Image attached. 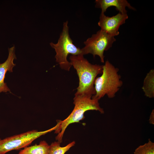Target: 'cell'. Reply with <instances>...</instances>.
Segmentation results:
<instances>
[{"label":"cell","mask_w":154,"mask_h":154,"mask_svg":"<svg viewBox=\"0 0 154 154\" xmlns=\"http://www.w3.org/2000/svg\"><path fill=\"white\" fill-rule=\"evenodd\" d=\"M95 6L101 10V13H104L107 9L111 7H115L117 11L122 14H127L126 7L135 11V8L131 6L126 0H96Z\"/></svg>","instance_id":"9c48e42d"},{"label":"cell","mask_w":154,"mask_h":154,"mask_svg":"<svg viewBox=\"0 0 154 154\" xmlns=\"http://www.w3.org/2000/svg\"><path fill=\"white\" fill-rule=\"evenodd\" d=\"M149 122L150 123L152 124H154V110L152 111L149 117Z\"/></svg>","instance_id":"5bb4252c"},{"label":"cell","mask_w":154,"mask_h":154,"mask_svg":"<svg viewBox=\"0 0 154 154\" xmlns=\"http://www.w3.org/2000/svg\"><path fill=\"white\" fill-rule=\"evenodd\" d=\"M68 24V21L64 22L62 31L57 43L51 42L50 44L55 50L56 61L60 68L68 71L72 65L67 59L68 55L69 54L77 55L82 54L81 49L73 44L70 36Z\"/></svg>","instance_id":"277c9868"},{"label":"cell","mask_w":154,"mask_h":154,"mask_svg":"<svg viewBox=\"0 0 154 154\" xmlns=\"http://www.w3.org/2000/svg\"><path fill=\"white\" fill-rule=\"evenodd\" d=\"M57 126L56 124L53 127L45 131L33 130L3 139L0 138V154H5L9 151L19 150L28 146L37 139L54 130Z\"/></svg>","instance_id":"5b68a950"},{"label":"cell","mask_w":154,"mask_h":154,"mask_svg":"<svg viewBox=\"0 0 154 154\" xmlns=\"http://www.w3.org/2000/svg\"><path fill=\"white\" fill-rule=\"evenodd\" d=\"M142 89L145 95L149 98L154 97V70H151L147 73L143 81Z\"/></svg>","instance_id":"8fae6325"},{"label":"cell","mask_w":154,"mask_h":154,"mask_svg":"<svg viewBox=\"0 0 154 154\" xmlns=\"http://www.w3.org/2000/svg\"><path fill=\"white\" fill-rule=\"evenodd\" d=\"M6 60L3 63H0V93L8 92L11 93L10 89L4 82V79L6 73L8 71L12 72L13 67L16 65L13 62L14 60L16 58L15 46L9 48Z\"/></svg>","instance_id":"ba28073f"},{"label":"cell","mask_w":154,"mask_h":154,"mask_svg":"<svg viewBox=\"0 0 154 154\" xmlns=\"http://www.w3.org/2000/svg\"><path fill=\"white\" fill-rule=\"evenodd\" d=\"M119 69L108 60L103 65L101 75L96 77L94 83L95 94L92 98L98 100L106 95L113 98L123 85Z\"/></svg>","instance_id":"3957f363"},{"label":"cell","mask_w":154,"mask_h":154,"mask_svg":"<svg viewBox=\"0 0 154 154\" xmlns=\"http://www.w3.org/2000/svg\"><path fill=\"white\" fill-rule=\"evenodd\" d=\"M69 59L79 78V85L75 95H94V81L97 76L102 74L103 65L91 64L82 54L71 55Z\"/></svg>","instance_id":"6da1fadb"},{"label":"cell","mask_w":154,"mask_h":154,"mask_svg":"<svg viewBox=\"0 0 154 154\" xmlns=\"http://www.w3.org/2000/svg\"><path fill=\"white\" fill-rule=\"evenodd\" d=\"M134 154H154V143L149 140L147 143L138 147Z\"/></svg>","instance_id":"4fadbf2b"},{"label":"cell","mask_w":154,"mask_h":154,"mask_svg":"<svg viewBox=\"0 0 154 154\" xmlns=\"http://www.w3.org/2000/svg\"><path fill=\"white\" fill-rule=\"evenodd\" d=\"M92 96L75 95L73 103L74 108L70 115L63 121H57L58 126L54 130L55 133H58L56 137L58 141L61 143L65 131L70 124L79 122L84 118V114L89 110H95L103 114L104 112L100 105L99 100L92 98Z\"/></svg>","instance_id":"7a4b0ae2"},{"label":"cell","mask_w":154,"mask_h":154,"mask_svg":"<svg viewBox=\"0 0 154 154\" xmlns=\"http://www.w3.org/2000/svg\"><path fill=\"white\" fill-rule=\"evenodd\" d=\"M60 143L58 141L52 143L50 145L49 154H64L71 147L74 146L75 142L72 141L63 147L60 146Z\"/></svg>","instance_id":"7c38bea8"},{"label":"cell","mask_w":154,"mask_h":154,"mask_svg":"<svg viewBox=\"0 0 154 154\" xmlns=\"http://www.w3.org/2000/svg\"><path fill=\"white\" fill-rule=\"evenodd\" d=\"M128 16L127 14L120 13L112 16H106L104 13H101L98 25L101 30L113 37L117 36L119 33L120 27L125 23Z\"/></svg>","instance_id":"52a82bcc"},{"label":"cell","mask_w":154,"mask_h":154,"mask_svg":"<svg viewBox=\"0 0 154 154\" xmlns=\"http://www.w3.org/2000/svg\"><path fill=\"white\" fill-rule=\"evenodd\" d=\"M116 40L114 37L100 29L84 42L85 46L81 49V54L84 55L90 54L94 57L97 55L100 61L104 63V52L112 47Z\"/></svg>","instance_id":"8992f818"},{"label":"cell","mask_w":154,"mask_h":154,"mask_svg":"<svg viewBox=\"0 0 154 154\" xmlns=\"http://www.w3.org/2000/svg\"><path fill=\"white\" fill-rule=\"evenodd\" d=\"M50 145L45 141L38 144L27 146L20 151L18 154H49Z\"/></svg>","instance_id":"30bf717a"}]
</instances>
